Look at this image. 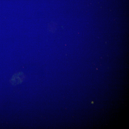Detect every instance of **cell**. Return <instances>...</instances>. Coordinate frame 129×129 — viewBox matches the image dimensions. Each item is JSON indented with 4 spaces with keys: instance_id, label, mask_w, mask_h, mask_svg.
<instances>
[{
    "instance_id": "obj_1",
    "label": "cell",
    "mask_w": 129,
    "mask_h": 129,
    "mask_svg": "<svg viewBox=\"0 0 129 129\" xmlns=\"http://www.w3.org/2000/svg\"><path fill=\"white\" fill-rule=\"evenodd\" d=\"M24 78V75L22 72H18L13 76L11 79L10 82L12 85H17L22 83Z\"/></svg>"
},
{
    "instance_id": "obj_2",
    "label": "cell",
    "mask_w": 129,
    "mask_h": 129,
    "mask_svg": "<svg viewBox=\"0 0 129 129\" xmlns=\"http://www.w3.org/2000/svg\"><path fill=\"white\" fill-rule=\"evenodd\" d=\"M91 103H93V102H91Z\"/></svg>"
}]
</instances>
